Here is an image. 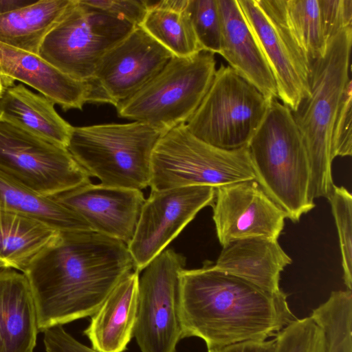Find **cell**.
Segmentation results:
<instances>
[{"label": "cell", "mask_w": 352, "mask_h": 352, "mask_svg": "<svg viewBox=\"0 0 352 352\" xmlns=\"http://www.w3.org/2000/svg\"><path fill=\"white\" fill-rule=\"evenodd\" d=\"M135 270L122 241L94 231L60 232L23 272L33 295L38 331L91 317Z\"/></svg>", "instance_id": "1"}, {"label": "cell", "mask_w": 352, "mask_h": 352, "mask_svg": "<svg viewBox=\"0 0 352 352\" xmlns=\"http://www.w3.org/2000/svg\"><path fill=\"white\" fill-rule=\"evenodd\" d=\"M180 286L184 338H201L208 349L266 340L296 319L283 291H265L211 262L184 269Z\"/></svg>", "instance_id": "2"}, {"label": "cell", "mask_w": 352, "mask_h": 352, "mask_svg": "<svg viewBox=\"0 0 352 352\" xmlns=\"http://www.w3.org/2000/svg\"><path fill=\"white\" fill-rule=\"evenodd\" d=\"M351 45L352 27L341 30L330 38L324 54L311 63L309 96L292 111L309 160L312 201L327 198L334 186L331 138L338 111L351 84Z\"/></svg>", "instance_id": "3"}, {"label": "cell", "mask_w": 352, "mask_h": 352, "mask_svg": "<svg viewBox=\"0 0 352 352\" xmlns=\"http://www.w3.org/2000/svg\"><path fill=\"white\" fill-rule=\"evenodd\" d=\"M248 148L255 180L287 218L298 222L315 207L309 195V157L287 106L277 99L270 102L265 117Z\"/></svg>", "instance_id": "4"}, {"label": "cell", "mask_w": 352, "mask_h": 352, "mask_svg": "<svg viewBox=\"0 0 352 352\" xmlns=\"http://www.w3.org/2000/svg\"><path fill=\"white\" fill-rule=\"evenodd\" d=\"M162 134L139 122L72 126L66 148L101 184L141 190L150 186L152 154Z\"/></svg>", "instance_id": "5"}, {"label": "cell", "mask_w": 352, "mask_h": 352, "mask_svg": "<svg viewBox=\"0 0 352 352\" xmlns=\"http://www.w3.org/2000/svg\"><path fill=\"white\" fill-rule=\"evenodd\" d=\"M216 70L211 52L173 56L150 81L117 104L118 115L146 124L162 133L185 124L209 89Z\"/></svg>", "instance_id": "6"}, {"label": "cell", "mask_w": 352, "mask_h": 352, "mask_svg": "<svg viewBox=\"0 0 352 352\" xmlns=\"http://www.w3.org/2000/svg\"><path fill=\"white\" fill-rule=\"evenodd\" d=\"M255 179L248 146L226 150L193 136L185 124L163 133L152 154L151 190L190 186L214 188Z\"/></svg>", "instance_id": "7"}, {"label": "cell", "mask_w": 352, "mask_h": 352, "mask_svg": "<svg viewBox=\"0 0 352 352\" xmlns=\"http://www.w3.org/2000/svg\"><path fill=\"white\" fill-rule=\"evenodd\" d=\"M136 26L73 0L42 41L38 55L69 76L92 81L103 56Z\"/></svg>", "instance_id": "8"}, {"label": "cell", "mask_w": 352, "mask_h": 352, "mask_svg": "<svg viewBox=\"0 0 352 352\" xmlns=\"http://www.w3.org/2000/svg\"><path fill=\"white\" fill-rule=\"evenodd\" d=\"M270 102L230 66L221 64L185 125L193 136L208 144L238 149L248 146L265 117Z\"/></svg>", "instance_id": "9"}, {"label": "cell", "mask_w": 352, "mask_h": 352, "mask_svg": "<svg viewBox=\"0 0 352 352\" xmlns=\"http://www.w3.org/2000/svg\"><path fill=\"white\" fill-rule=\"evenodd\" d=\"M0 174L47 197L90 182L66 148L1 117Z\"/></svg>", "instance_id": "10"}, {"label": "cell", "mask_w": 352, "mask_h": 352, "mask_svg": "<svg viewBox=\"0 0 352 352\" xmlns=\"http://www.w3.org/2000/svg\"><path fill=\"white\" fill-rule=\"evenodd\" d=\"M184 265V256L164 250L139 277L133 337L141 352H177L184 339L180 274Z\"/></svg>", "instance_id": "11"}, {"label": "cell", "mask_w": 352, "mask_h": 352, "mask_svg": "<svg viewBox=\"0 0 352 352\" xmlns=\"http://www.w3.org/2000/svg\"><path fill=\"white\" fill-rule=\"evenodd\" d=\"M216 189L190 186L153 190L143 204L135 233L127 244L139 272L163 252L203 208L212 206Z\"/></svg>", "instance_id": "12"}, {"label": "cell", "mask_w": 352, "mask_h": 352, "mask_svg": "<svg viewBox=\"0 0 352 352\" xmlns=\"http://www.w3.org/2000/svg\"><path fill=\"white\" fill-rule=\"evenodd\" d=\"M172 56L140 26H136L97 65L92 81L100 103L116 107L156 76Z\"/></svg>", "instance_id": "13"}, {"label": "cell", "mask_w": 352, "mask_h": 352, "mask_svg": "<svg viewBox=\"0 0 352 352\" xmlns=\"http://www.w3.org/2000/svg\"><path fill=\"white\" fill-rule=\"evenodd\" d=\"M215 189L212 219L222 247L251 237L278 240L287 215L255 179Z\"/></svg>", "instance_id": "14"}, {"label": "cell", "mask_w": 352, "mask_h": 352, "mask_svg": "<svg viewBox=\"0 0 352 352\" xmlns=\"http://www.w3.org/2000/svg\"><path fill=\"white\" fill-rule=\"evenodd\" d=\"M274 76L278 98L292 111L310 95L309 63L258 0H237Z\"/></svg>", "instance_id": "15"}, {"label": "cell", "mask_w": 352, "mask_h": 352, "mask_svg": "<svg viewBox=\"0 0 352 352\" xmlns=\"http://www.w3.org/2000/svg\"><path fill=\"white\" fill-rule=\"evenodd\" d=\"M98 233L128 244L145 201L141 190L91 182L51 197Z\"/></svg>", "instance_id": "16"}, {"label": "cell", "mask_w": 352, "mask_h": 352, "mask_svg": "<svg viewBox=\"0 0 352 352\" xmlns=\"http://www.w3.org/2000/svg\"><path fill=\"white\" fill-rule=\"evenodd\" d=\"M0 76L7 87L14 80L30 85L64 111L82 109L86 103H94L92 81L76 80L38 54L1 42Z\"/></svg>", "instance_id": "17"}, {"label": "cell", "mask_w": 352, "mask_h": 352, "mask_svg": "<svg viewBox=\"0 0 352 352\" xmlns=\"http://www.w3.org/2000/svg\"><path fill=\"white\" fill-rule=\"evenodd\" d=\"M221 52L229 66L269 101L278 98L276 82L237 0H217Z\"/></svg>", "instance_id": "18"}, {"label": "cell", "mask_w": 352, "mask_h": 352, "mask_svg": "<svg viewBox=\"0 0 352 352\" xmlns=\"http://www.w3.org/2000/svg\"><path fill=\"white\" fill-rule=\"evenodd\" d=\"M292 263L278 240L258 236L226 245L213 266L265 291L279 293L280 273Z\"/></svg>", "instance_id": "19"}, {"label": "cell", "mask_w": 352, "mask_h": 352, "mask_svg": "<svg viewBox=\"0 0 352 352\" xmlns=\"http://www.w3.org/2000/svg\"><path fill=\"white\" fill-rule=\"evenodd\" d=\"M139 272L124 277L91 316L83 333L98 352H124L136 322Z\"/></svg>", "instance_id": "20"}, {"label": "cell", "mask_w": 352, "mask_h": 352, "mask_svg": "<svg viewBox=\"0 0 352 352\" xmlns=\"http://www.w3.org/2000/svg\"><path fill=\"white\" fill-rule=\"evenodd\" d=\"M32 290L25 275L0 269V352H34L38 332Z\"/></svg>", "instance_id": "21"}, {"label": "cell", "mask_w": 352, "mask_h": 352, "mask_svg": "<svg viewBox=\"0 0 352 352\" xmlns=\"http://www.w3.org/2000/svg\"><path fill=\"white\" fill-rule=\"evenodd\" d=\"M0 117L65 148L73 126L59 116L52 101L22 84L4 89L0 97Z\"/></svg>", "instance_id": "22"}, {"label": "cell", "mask_w": 352, "mask_h": 352, "mask_svg": "<svg viewBox=\"0 0 352 352\" xmlns=\"http://www.w3.org/2000/svg\"><path fill=\"white\" fill-rule=\"evenodd\" d=\"M258 1L309 63L324 54L329 41L324 29L319 0Z\"/></svg>", "instance_id": "23"}, {"label": "cell", "mask_w": 352, "mask_h": 352, "mask_svg": "<svg viewBox=\"0 0 352 352\" xmlns=\"http://www.w3.org/2000/svg\"><path fill=\"white\" fill-rule=\"evenodd\" d=\"M60 232L36 219L0 211V263L23 273Z\"/></svg>", "instance_id": "24"}, {"label": "cell", "mask_w": 352, "mask_h": 352, "mask_svg": "<svg viewBox=\"0 0 352 352\" xmlns=\"http://www.w3.org/2000/svg\"><path fill=\"white\" fill-rule=\"evenodd\" d=\"M72 1H34L12 12L0 14V42L38 54L42 41Z\"/></svg>", "instance_id": "25"}, {"label": "cell", "mask_w": 352, "mask_h": 352, "mask_svg": "<svg viewBox=\"0 0 352 352\" xmlns=\"http://www.w3.org/2000/svg\"><path fill=\"white\" fill-rule=\"evenodd\" d=\"M188 0L146 1L139 25L173 56H191L203 51L187 11Z\"/></svg>", "instance_id": "26"}, {"label": "cell", "mask_w": 352, "mask_h": 352, "mask_svg": "<svg viewBox=\"0 0 352 352\" xmlns=\"http://www.w3.org/2000/svg\"><path fill=\"white\" fill-rule=\"evenodd\" d=\"M0 211L36 219L61 232L93 231L80 217L52 197L38 194L1 174Z\"/></svg>", "instance_id": "27"}, {"label": "cell", "mask_w": 352, "mask_h": 352, "mask_svg": "<svg viewBox=\"0 0 352 352\" xmlns=\"http://www.w3.org/2000/svg\"><path fill=\"white\" fill-rule=\"evenodd\" d=\"M327 199L337 227L342 256L343 279L352 289V196L343 186L334 184Z\"/></svg>", "instance_id": "28"}, {"label": "cell", "mask_w": 352, "mask_h": 352, "mask_svg": "<svg viewBox=\"0 0 352 352\" xmlns=\"http://www.w3.org/2000/svg\"><path fill=\"white\" fill-rule=\"evenodd\" d=\"M187 11L202 50L219 54L221 29L217 0H188Z\"/></svg>", "instance_id": "29"}, {"label": "cell", "mask_w": 352, "mask_h": 352, "mask_svg": "<svg viewBox=\"0 0 352 352\" xmlns=\"http://www.w3.org/2000/svg\"><path fill=\"white\" fill-rule=\"evenodd\" d=\"M274 340V352H324L322 329L311 316L294 320Z\"/></svg>", "instance_id": "30"}, {"label": "cell", "mask_w": 352, "mask_h": 352, "mask_svg": "<svg viewBox=\"0 0 352 352\" xmlns=\"http://www.w3.org/2000/svg\"><path fill=\"white\" fill-rule=\"evenodd\" d=\"M352 87H347L338 111L332 133L331 154L336 157L351 156L352 153Z\"/></svg>", "instance_id": "31"}, {"label": "cell", "mask_w": 352, "mask_h": 352, "mask_svg": "<svg viewBox=\"0 0 352 352\" xmlns=\"http://www.w3.org/2000/svg\"><path fill=\"white\" fill-rule=\"evenodd\" d=\"M328 41L341 30L352 27V0H319Z\"/></svg>", "instance_id": "32"}, {"label": "cell", "mask_w": 352, "mask_h": 352, "mask_svg": "<svg viewBox=\"0 0 352 352\" xmlns=\"http://www.w3.org/2000/svg\"><path fill=\"white\" fill-rule=\"evenodd\" d=\"M87 6L122 18L139 26L147 10L146 1L137 0H82Z\"/></svg>", "instance_id": "33"}, {"label": "cell", "mask_w": 352, "mask_h": 352, "mask_svg": "<svg viewBox=\"0 0 352 352\" xmlns=\"http://www.w3.org/2000/svg\"><path fill=\"white\" fill-rule=\"evenodd\" d=\"M46 352H98L76 340L63 325H56L43 331Z\"/></svg>", "instance_id": "34"}, {"label": "cell", "mask_w": 352, "mask_h": 352, "mask_svg": "<svg viewBox=\"0 0 352 352\" xmlns=\"http://www.w3.org/2000/svg\"><path fill=\"white\" fill-rule=\"evenodd\" d=\"M275 340L245 342L219 349H208V352H274Z\"/></svg>", "instance_id": "35"}, {"label": "cell", "mask_w": 352, "mask_h": 352, "mask_svg": "<svg viewBox=\"0 0 352 352\" xmlns=\"http://www.w3.org/2000/svg\"><path fill=\"white\" fill-rule=\"evenodd\" d=\"M30 0H0V14L8 13L32 3Z\"/></svg>", "instance_id": "36"}, {"label": "cell", "mask_w": 352, "mask_h": 352, "mask_svg": "<svg viewBox=\"0 0 352 352\" xmlns=\"http://www.w3.org/2000/svg\"><path fill=\"white\" fill-rule=\"evenodd\" d=\"M6 87L4 80L0 76V97Z\"/></svg>", "instance_id": "37"}, {"label": "cell", "mask_w": 352, "mask_h": 352, "mask_svg": "<svg viewBox=\"0 0 352 352\" xmlns=\"http://www.w3.org/2000/svg\"><path fill=\"white\" fill-rule=\"evenodd\" d=\"M3 265L0 263V269L3 268Z\"/></svg>", "instance_id": "38"}]
</instances>
